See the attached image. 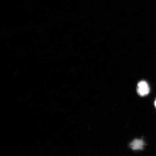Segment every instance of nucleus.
Here are the masks:
<instances>
[{
    "label": "nucleus",
    "mask_w": 156,
    "mask_h": 156,
    "mask_svg": "<svg viewBox=\"0 0 156 156\" xmlns=\"http://www.w3.org/2000/svg\"><path fill=\"white\" fill-rule=\"evenodd\" d=\"M137 92L140 96H144L150 92V88L146 82L141 81L137 85Z\"/></svg>",
    "instance_id": "obj_1"
},
{
    "label": "nucleus",
    "mask_w": 156,
    "mask_h": 156,
    "mask_svg": "<svg viewBox=\"0 0 156 156\" xmlns=\"http://www.w3.org/2000/svg\"><path fill=\"white\" fill-rule=\"evenodd\" d=\"M130 147L134 150L142 149L144 145V142L141 139H135L130 144Z\"/></svg>",
    "instance_id": "obj_2"
},
{
    "label": "nucleus",
    "mask_w": 156,
    "mask_h": 156,
    "mask_svg": "<svg viewBox=\"0 0 156 156\" xmlns=\"http://www.w3.org/2000/svg\"><path fill=\"white\" fill-rule=\"evenodd\" d=\"M154 105H155V106L156 108V99L155 101Z\"/></svg>",
    "instance_id": "obj_3"
}]
</instances>
